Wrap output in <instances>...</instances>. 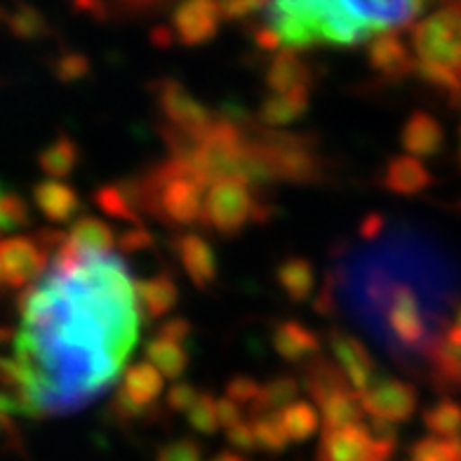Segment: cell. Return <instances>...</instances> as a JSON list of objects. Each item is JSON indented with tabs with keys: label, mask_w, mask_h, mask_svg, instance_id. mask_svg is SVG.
Returning a JSON list of instances; mask_svg holds the SVG:
<instances>
[{
	"label": "cell",
	"mask_w": 461,
	"mask_h": 461,
	"mask_svg": "<svg viewBox=\"0 0 461 461\" xmlns=\"http://www.w3.org/2000/svg\"><path fill=\"white\" fill-rule=\"evenodd\" d=\"M163 386L165 379L153 365H149L146 360L144 363L130 365L125 375H122L118 393H115L113 402H111V412H115V417L121 419V421L153 414V405L158 402Z\"/></svg>",
	"instance_id": "9c48e42d"
},
{
	"label": "cell",
	"mask_w": 461,
	"mask_h": 461,
	"mask_svg": "<svg viewBox=\"0 0 461 461\" xmlns=\"http://www.w3.org/2000/svg\"><path fill=\"white\" fill-rule=\"evenodd\" d=\"M217 417H219V426L229 431L230 426H236L243 421V407H238L236 402L229 401V398H219L217 401Z\"/></svg>",
	"instance_id": "681fc988"
},
{
	"label": "cell",
	"mask_w": 461,
	"mask_h": 461,
	"mask_svg": "<svg viewBox=\"0 0 461 461\" xmlns=\"http://www.w3.org/2000/svg\"><path fill=\"white\" fill-rule=\"evenodd\" d=\"M252 429H255L257 447L267 449V452H283L290 445L283 426H280L278 414H261V417L252 419Z\"/></svg>",
	"instance_id": "f35d334b"
},
{
	"label": "cell",
	"mask_w": 461,
	"mask_h": 461,
	"mask_svg": "<svg viewBox=\"0 0 461 461\" xmlns=\"http://www.w3.org/2000/svg\"><path fill=\"white\" fill-rule=\"evenodd\" d=\"M459 78H461V67H459Z\"/></svg>",
	"instance_id": "680465c9"
},
{
	"label": "cell",
	"mask_w": 461,
	"mask_h": 461,
	"mask_svg": "<svg viewBox=\"0 0 461 461\" xmlns=\"http://www.w3.org/2000/svg\"><path fill=\"white\" fill-rule=\"evenodd\" d=\"M264 3H217L219 17L221 22H240L248 19L249 14L264 13Z\"/></svg>",
	"instance_id": "c3c4849f"
},
{
	"label": "cell",
	"mask_w": 461,
	"mask_h": 461,
	"mask_svg": "<svg viewBox=\"0 0 461 461\" xmlns=\"http://www.w3.org/2000/svg\"><path fill=\"white\" fill-rule=\"evenodd\" d=\"M156 461H203L201 445L182 438V440H172L165 447H160Z\"/></svg>",
	"instance_id": "7bdbcfd3"
},
{
	"label": "cell",
	"mask_w": 461,
	"mask_h": 461,
	"mask_svg": "<svg viewBox=\"0 0 461 461\" xmlns=\"http://www.w3.org/2000/svg\"><path fill=\"white\" fill-rule=\"evenodd\" d=\"M252 43L261 50V52H276L280 48V38L268 24H259L252 31Z\"/></svg>",
	"instance_id": "f907efd6"
},
{
	"label": "cell",
	"mask_w": 461,
	"mask_h": 461,
	"mask_svg": "<svg viewBox=\"0 0 461 461\" xmlns=\"http://www.w3.org/2000/svg\"><path fill=\"white\" fill-rule=\"evenodd\" d=\"M414 73H417L419 78L429 83L431 87L436 90L445 92L452 97V104L461 106V78H459V71L455 68L443 67V64H433V61H421L417 59L414 64Z\"/></svg>",
	"instance_id": "e575fe53"
},
{
	"label": "cell",
	"mask_w": 461,
	"mask_h": 461,
	"mask_svg": "<svg viewBox=\"0 0 461 461\" xmlns=\"http://www.w3.org/2000/svg\"><path fill=\"white\" fill-rule=\"evenodd\" d=\"M172 252L179 259V267L198 290H207L219 276V259L210 240L201 233H179L172 240Z\"/></svg>",
	"instance_id": "5bb4252c"
},
{
	"label": "cell",
	"mask_w": 461,
	"mask_h": 461,
	"mask_svg": "<svg viewBox=\"0 0 461 461\" xmlns=\"http://www.w3.org/2000/svg\"><path fill=\"white\" fill-rule=\"evenodd\" d=\"M0 287H5V276H3V267H0Z\"/></svg>",
	"instance_id": "9f6ffc18"
},
{
	"label": "cell",
	"mask_w": 461,
	"mask_h": 461,
	"mask_svg": "<svg viewBox=\"0 0 461 461\" xmlns=\"http://www.w3.org/2000/svg\"><path fill=\"white\" fill-rule=\"evenodd\" d=\"M141 214H151L165 226L201 224L203 195L207 186L184 160L170 158L137 179Z\"/></svg>",
	"instance_id": "3957f363"
},
{
	"label": "cell",
	"mask_w": 461,
	"mask_h": 461,
	"mask_svg": "<svg viewBox=\"0 0 461 461\" xmlns=\"http://www.w3.org/2000/svg\"><path fill=\"white\" fill-rule=\"evenodd\" d=\"M226 440L230 443L233 449H240V452H255L257 447V438H255V429H252V421H240V424L230 426L229 431H226Z\"/></svg>",
	"instance_id": "f6af8a7d"
},
{
	"label": "cell",
	"mask_w": 461,
	"mask_h": 461,
	"mask_svg": "<svg viewBox=\"0 0 461 461\" xmlns=\"http://www.w3.org/2000/svg\"><path fill=\"white\" fill-rule=\"evenodd\" d=\"M140 306L115 255L78 257L57 245L52 268L22 299L13 384L24 417H59L90 405L132 353Z\"/></svg>",
	"instance_id": "6da1fadb"
},
{
	"label": "cell",
	"mask_w": 461,
	"mask_h": 461,
	"mask_svg": "<svg viewBox=\"0 0 461 461\" xmlns=\"http://www.w3.org/2000/svg\"><path fill=\"white\" fill-rule=\"evenodd\" d=\"M95 203L109 217L128 221L132 226H144L141 224L144 214H141L140 207V184H137V179H125V182L106 184V186L97 188Z\"/></svg>",
	"instance_id": "7402d4cb"
},
{
	"label": "cell",
	"mask_w": 461,
	"mask_h": 461,
	"mask_svg": "<svg viewBox=\"0 0 461 461\" xmlns=\"http://www.w3.org/2000/svg\"><path fill=\"white\" fill-rule=\"evenodd\" d=\"M149 36H151V43L156 45V48H163V50L172 48V45H175V41H176L172 26H165V24L153 26Z\"/></svg>",
	"instance_id": "816d5d0a"
},
{
	"label": "cell",
	"mask_w": 461,
	"mask_h": 461,
	"mask_svg": "<svg viewBox=\"0 0 461 461\" xmlns=\"http://www.w3.org/2000/svg\"><path fill=\"white\" fill-rule=\"evenodd\" d=\"M153 92H156L160 113L167 121V128L184 134L188 140L198 141L217 121V115L207 109L205 104L198 102L179 80L160 78L153 86Z\"/></svg>",
	"instance_id": "52a82bcc"
},
{
	"label": "cell",
	"mask_w": 461,
	"mask_h": 461,
	"mask_svg": "<svg viewBox=\"0 0 461 461\" xmlns=\"http://www.w3.org/2000/svg\"><path fill=\"white\" fill-rule=\"evenodd\" d=\"M358 395L367 419H382V421L398 426L417 414L419 393L405 379L376 376L375 382Z\"/></svg>",
	"instance_id": "ba28073f"
},
{
	"label": "cell",
	"mask_w": 461,
	"mask_h": 461,
	"mask_svg": "<svg viewBox=\"0 0 461 461\" xmlns=\"http://www.w3.org/2000/svg\"><path fill=\"white\" fill-rule=\"evenodd\" d=\"M276 283L290 302H309L316 290V268L303 257H287L276 268Z\"/></svg>",
	"instance_id": "484cf974"
},
{
	"label": "cell",
	"mask_w": 461,
	"mask_h": 461,
	"mask_svg": "<svg viewBox=\"0 0 461 461\" xmlns=\"http://www.w3.org/2000/svg\"><path fill=\"white\" fill-rule=\"evenodd\" d=\"M321 419L325 431H337V429H346V426L363 424L367 417H365L360 395L356 391H341V393L322 402Z\"/></svg>",
	"instance_id": "f1b7e54d"
},
{
	"label": "cell",
	"mask_w": 461,
	"mask_h": 461,
	"mask_svg": "<svg viewBox=\"0 0 461 461\" xmlns=\"http://www.w3.org/2000/svg\"><path fill=\"white\" fill-rule=\"evenodd\" d=\"M278 419L290 443H306L316 436L321 426V414L309 401H294L283 412H278Z\"/></svg>",
	"instance_id": "f546056e"
},
{
	"label": "cell",
	"mask_w": 461,
	"mask_h": 461,
	"mask_svg": "<svg viewBox=\"0 0 461 461\" xmlns=\"http://www.w3.org/2000/svg\"><path fill=\"white\" fill-rule=\"evenodd\" d=\"M443 341L445 344L461 348V306L456 309V316H455V321H452V325H447V330H445Z\"/></svg>",
	"instance_id": "db71d44e"
},
{
	"label": "cell",
	"mask_w": 461,
	"mask_h": 461,
	"mask_svg": "<svg viewBox=\"0 0 461 461\" xmlns=\"http://www.w3.org/2000/svg\"><path fill=\"white\" fill-rule=\"evenodd\" d=\"M134 297H137L140 311H144V316L149 321H158L176 306L179 287H176V280L170 274H158L140 280L134 285Z\"/></svg>",
	"instance_id": "603a6c76"
},
{
	"label": "cell",
	"mask_w": 461,
	"mask_h": 461,
	"mask_svg": "<svg viewBox=\"0 0 461 461\" xmlns=\"http://www.w3.org/2000/svg\"><path fill=\"white\" fill-rule=\"evenodd\" d=\"M33 205L52 224H67L83 210L78 191L57 179H43L33 186Z\"/></svg>",
	"instance_id": "ac0fdd59"
},
{
	"label": "cell",
	"mask_w": 461,
	"mask_h": 461,
	"mask_svg": "<svg viewBox=\"0 0 461 461\" xmlns=\"http://www.w3.org/2000/svg\"><path fill=\"white\" fill-rule=\"evenodd\" d=\"M330 351H332V358L337 363L341 372H344L346 382L356 393H363L376 376V363L372 358V353L367 351V346L353 337L348 332H341V330H332L330 332Z\"/></svg>",
	"instance_id": "7c38bea8"
},
{
	"label": "cell",
	"mask_w": 461,
	"mask_h": 461,
	"mask_svg": "<svg viewBox=\"0 0 461 461\" xmlns=\"http://www.w3.org/2000/svg\"><path fill=\"white\" fill-rule=\"evenodd\" d=\"M156 337H163V339L184 346L191 337H194V325H191L188 318H170V321H165L163 325H160Z\"/></svg>",
	"instance_id": "bcb514c9"
},
{
	"label": "cell",
	"mask_w": 461,
	"mask_h": 461,
	"mask_svg": "<svg viewBox=\"0 0 461 461\" xmlns=\"http://www.w3.org/2000/svg\"><path fill=\"white\" fill-rule=\"evenodd\" d=\"M382 184L389 194L402 195V198H412V195L424 194L426 188L431 186L433 175L421 160L402 153V156H393V158L386 163Z\"/></svg>",
	"instance_id": "d6986e66"
},
{
	"label": "cell",
	"mask_w": 461,
	"mask_h": 461,
	"mask_svg": "<svg viewBox=\"0 0 461 461\" xmlns=\"http://www.w3.org/2000/svg\"><path fill=\"white\" fill-rule=\"evenodd\" d=\"M7 31L19 41H43L50 36V22L36 7L19 5L5 17Z\"/></svg>",
	"instance_id": "836d02e7"
},
{
	"label": "cell",
	"mask_w": 461,
	"mask_h": 461,
	"mask_svg": "<svg viewBox=\"0 0 461 461\" xmlns=\"http://www.w3.org/2000/svg\"><path fill=\"white\" fill-rule=\"evenodd\" d=\"M0 267L7 287L26 290L43 278L48 268V248L41 238L7 236L0 240Z\"/></svg>",
	"instance_id": "30bf717a"
},
{
	"label": "cell",
	"mask_w": 461,
	"mask_h": 461,
	"mask_svg": "<svg viewBox=\"0 0 461 461\" xmlns=\"http://www.w3.org/2000/svg\"><path fill=\"white\" fill-rule=\"evenodd\" d=\"M210 461H248V459L238 455V452H219V455L212 456Z\"/></svg>",
	"instance_id": "11a10c76"
},
{
	"label": "cell",
	"mask_w": 461,
	"mask_h": 461,
	"mask_svg": "<svg viewBox=\"0 0 461 461\" xmlns=\"http://www.w3.org/2000/svg\"><path fill=\"white\" fill-rule=\"evenodd\" d=\"M29 224L31 212L24 198L0 182V233H14Z\"/></svg>",
	"instance_id": "d590c367"
},
{
	"label": "cell",
	"mask_w": 461,
	"mask_h": 461,
	"mask_svg": "<svg viewBox=\"0 0 461 461\" xmlns=\"http://www.w3.org/2000/svg\"><path fill=\"white\" fill-rule=\"evenodd\" d=\"M92 73V61L86 52H76V50H67L61 52L55 61H52V76L64 86H73L86 80Z\"/></svg>",
	"instance_id": "74e56055"
},
{
	"label": "cell",
	"mask_w": 461,
	"mask_h": 461,
	"mask_svg": "<svg viewBox=\"0 0 461 461\" xmlns=\"http://www.w3.org/2000/svg\"><path fill=\"white\" fill-rule=\"evenodd\" d=\"M382 230H384V217L379 212L367 214V217L363 219V224H360V236H363L365 240H372V238L379 236Z\"/></svg>",
	"instance_id": "f5cc1de1"
},
{
	"label": "cell",
	"mask_w": 461,
	"mask_h": 461,
	"mask_svg": "<svg viewBox=\"0 0 461 461\" xmlns=\"http://www.w3.org/2000/svg\"><path fill=\"white\" fill-rule=\"evenodd\" d=\"M367 64L384 78H405L414 73L417 57L410 52V45L398 36V31H386L367 43Z\"/></svg>",
	"instance_id": "9a60e30c"
},
{
	"label": "cell",
	"mask_w": 461,
	"mask_h": 461,
	"mask_svg": "<svg viewBox=\"0 0 461 461\" xmlns=\"http://www.w3.org/2000/svg\"><path fill=\"white\" fill-rule=\"evenodd\" d=\"M267 86L271 95H287L299 87H311L309 64L299 57V50L276 52L267 68Z\"/></svg>",
	"instance_id": "cb8c5ba5"
},
{
	"label": "cell",
	"mask_w": 461,
	"mask_h": 461,
	"mask_svg": "<svg viewBox=\"0 0 461 461\" xmlns=\"http://www.w3.org/2000/svg\"><path fill=\"white\" fill-rule=\"evenodd\" d=\"M424 3H321L287 0L264 7V24L278 33L290 50L316 43L356 45L370 43L386 31L410 26L424 13Z\"/></svg>",
	"instance_id": "7a4b0ae2"
},
{
	"label": "cell",
	"mask_w": 461,
	"mask_h": 461,
	"mask_svg": "<svg viewBox=\"0 0 461 461\" xmlns=\"http://www.w3.org/2000/svg\"><path fill=\"white\" fill-rule=\"evenodd\" d=\"M188 426L201 436H214L221 429L217 417V398L212 393H201L198 402L186 414Z\"/></svg>",
	"instance_id": "ab89813d"
},
{
	"label": "cell",
	"mask_w": 461,
	"mask_h": 461,
	"mask_svg": "<svg viewBox=\"0 0 461 461\" xmlns=\"http://www.w3.org/2000/svg\"><path fill=\"white\" fill-rule=\"evenodd\" d=\"M410 461H461V438H424L412 445Z\"/></svg>",
	"instance_id": "8d00e7d4"
},
{
	"label": "cell",
	"mask_w": 461,
	"mask_h": 461,
	"mask_svg": "<svg viewBox=\"0 0 461 461\" xmlns=\"http://www.w3.org/2000/svg\"><path fill=\"white\" fill-rule=\"evenodd\" d=\"M410 45L417 52V59L456 71L461 67V3L445 5L431 17L421 19L412 29Z\"/></svg>",
	"instance_id": "8992f818"
},
{
	"label": "cell",
	"mask_w": 461,
	"mask_h": 461,
	"mask_svg": "<svg viewBox=\"0 0 461 461\" xmlns=\"http://www.w3.org/2000/svg\"><path fill=\"white\" fill-rule=\"evenodd\" d=\"M429 365H431L433 379L440 389H461V348L440 339Z\"/></svg>",
	"instance_id": "d6a6232c"
},
{
	"label": "cell",
	"mask_w": 461,
	"mask_h": 461,
	"mask_svg": "<svg viewBox=\"0 0 461 461\" xmlns=\"http://www.w3.org/2000/svg\"><path fill=\"white\" fill-rule=\"evenodd\" d=\"M268 205L261 201L257 188L238 179H221L214 182L203 195L201 226L214 230L219 236H240L249 224L267 221Z\"/></svg>",
	"instance_id": "277c9868"
},
{
	"label": "cell",
	"mask_w": 461,
	"mask_h": 461,
	"mask_svg": "<svg viewBox=\"0 0 461 461\" xmlns=\"http://www.w3.org/2000/svg\"><path fill=\"white\" fill-rule=\"evenodd\" d=\"M302 389L306 391V395H311L318 405L332 398V395L341 393V391H353L346 382L344 372L337 367L334 360L328 358H316L306 360L303 365V379H302Z\"/></svg>",
	"instance_id": "d4e9b609"
},
{
	"label": "cell",
	"mask_w": 461,
	"mask_h": 461,
	"mask_svg": "<svg viewBox=\"0 0 461 461\" xmlns=\"http://www.w3.org/2000/svg\"><path fill=\"white\" fill-rule=\"evenodd\" d=\"M156 245V238L149 229L144 226H132L118 238V249L125 252V255H134V252H144V249H151Z\"/></svg>",
	"instance_id": "ee69618b"
},
{
	"label": "cell",
	"mask_w": 461,
	"mask_h": 461,
	"mask_svg": "<svg viewBox=\"0 0 461 461\" xmlns=\"http://www.w3.org/2000/svg\"><path fill=\"white\" fill-rule=\"evenodd\" d=\"M115 236L111 226L97 217H80L73 221L68 236L61 240V249L68 255L86 259V257H106L113 252Z\"/></svg>",
	"instance_id": "2e32d148"
},
{
	"label": "cell",
	"mask_w": 461,
	"mask_h": 461,
	"mask_svg": "<svg viewBox=\"0 0 461 461\" xmlns=\"http://www.w3.org/2000/svg\"><path fill=\"white\" fill-rule=\"evenodd\" d=\"M198 398H201V391L195 389L194 384L176 382L172 384L167 395H165V405H167V410H172L175 414H188L191 412V407L198 402Z\"/></svg>",
	"instance_id": "b9f144b4"
},
{
	"label": "cell",
	"mask_w": 461,
	"mask_h": 461,
	"mask_svg": "<svg viewBox=\"0 0 461 461\" xmlns=\"http://www.w3.org/2000/svg\"><path fill=\"white\" fill-rule=\"evenodd\" d=\"M80 160V149L78 144L68 137V134H59L55 140L43 146V151L38 153V167L50 176V179H67L76 165Z\"/></svg>",
	"instance_id": "4316f807"
},
{
	"label": "cell",
	"mask_w": 461,
	"mask_h": 461,
	"mask_svg": "<svg viewBox=\"0 0 461 461\" xmlns=\"http://www.w3.org/2000/svg\"><path fill=\"white\" fill-rule=\"evenodd\" d=\"M299 389H302V384H299L294 376L290 375L274 376L271 382H267L264 386H261L259 398H257V402L252 405L249 414H252V417H261V414L283 412L287 405L294 402Z\"/></svg>",
	"instance_id": "4dcf8cb0"
},
{
	"label": "cell",
	"mask_w": 461,
	"mask_h": 461,
	"mask_svg": "<svg viewBox=\"0 0 461 461\" xmlns=\"http://www.w3.org/2000/svg\"><path fill=\"white\" fill-rule=\"evenodd\" d=\"M259 140L274 167L276 182L318 184L325 176V163L306 134L267 130L259 125Z\"/></svg>",
	"instance_id": "5b68a950"
},
{
	"label": "cell",
	"mask_w": 461,
	"mask_h": 461,
	"mask_svg": "<svg viewBox=\"0 0 461 461\" xmlns=\"http://www.w3.org/2000/svg\"><path fill=\"white\" fill-rule=\"evenodd\" d=\"M395 445L370 436L365 424H353L322 433L321 461H389Z\"/></svg>",
	"instance_id": "8fae6325"
},
{
	"label": "cell",
	"mask_w": 461,
	"mask_h": 461,
	"mask_svg": "<svg viewBox=\"0 0 461 461\" xmlns=\"http://www.w3.org/2000/svg\"><path fill=\"white\" fill-rule=\"evenodd\" d=\"M144 358L146 363L153 365L160 372L163 379H179V376H184V372L188 367L186 346L167 341L163 337H153L144 346Z\"/></svg>",
	"instance_id": "83f0119b"
},
{
	"label": "cell",
	"mask_w": 461,
	"mask_h": 461,
	"mask_svg": "<svg viewBox=\"0 0 461 461\" xmlns=\"http://www.w3.org/2000/svg\"><path fill=\"white\" fill-rule=\"evenodd\" d=\"M259 391L261 384H257L252 376L245 375L230 376V382L226 384V398L236 402L238 407H249V410H252V405L259 398Z\"/></svg>",
	"instance_id": "60d3db41"
},
{
	"label": "cell",
	"mask_w": 461,
	"mask_h": 461,
	"mask_svg": "<svg viewBox=\"0 0 461 461\" xmlns=\"http://www.w3.org/2000/svg\"><path fill=\"white\" fill-rule=\"evenodd\" d=\"M459 137H461V128H459ZM459 165H461V149H459Z\"/></svg>",
	"instance_id": "6f0895ef"
},
{
	"label": "cell",
	"mask_w": 461,
	"mask_h": 461,
	"mask_svg": "<svg viewBox=\"0 0 461 461\" xmlns=\"http://www.w3.org/2000/svg\"><path fill=\"white\" fill-rule=\"evenodd\" d=\"M421 421L436 438H461V402L443 398L421 414Z\"/></svg>",
	"instance_id": "1f68e13d"
},
{
	"label": "cell",
	"mask_w": 461,
	"mask_h": 461,
	"mask_svg": "<svg viewBox=\"0 0 461 461\" xmlns=\"http://www.w3.org/2000/svg\"><path fill=\"white\" fill-rule=\"evenodd\" d=\"M19 414L24 412H22V405H19L17 398L10 393H0V436L10 438L17 433L13 419L19 417Z\"/></svg>",
	"instance_id": "7dc6e473"
},
{
	"label": "cell",
	"mask_w": 461,
	"mask_h": 461,
	"mask_svg": "<svg viewBox=\"0 0 461 461\" xmlns=\"http://www.w3.org/2000/svg\"><path fill=\"white\" fill-rule=\"evenodd\" d=\"M311 104V87H299L287 95H268L257 109V122L261 128L280 130L303 118Z\"/></svg>",
	"instance_id": "44dd1931"
},
{
	"label": "cell",
	"mask_w": 461,
	"mask_h": 461,
	"mask_svg": "<svg viewBox=\"0 0 461 461\" xmlns=\"http://www.w3.org/2000/svg\"><path fill=\"white\" fill-rule=\"evenodd\" d=\"M221 17H219L217 3L212 0H191L175 7L172 13V31L176 41L188 48L210 43L217 36Z\"/></svg>",
	"instance_id": "4fadbf2b"
},
{
	"label": "cell",
	"mask_w": 461,
	"mask_h": 461,
	"mask_svg": "<svg viewBox=\"0 0 461 461\" xmlns=\"http://www.w3.org/2000/svg\"><path fill=\"white\" fill-rule=\"evenodd\" d=\"M271 346L287 363H306L321 351V339L313 330L297 321H280L271 330Z\"/></svg>",
	"instance_id": "ffe728a7"
},
{
	"label": "cell",
	"mask_w": 461,
	"mask_h": 461,
	"mask_svg": "<svg viewBox=\"0 0 461 461\" xmlns=\"http://www.w3.org/2000/svg\"><path fill=\"white\" fill-rule=\"evenodd\" d=\"M401 146L412 158H433L445 146L443 125L429 111H414L401 130Z\"/></svg>",
	"instance_id": "e0dca14e"
}]
</instances>
